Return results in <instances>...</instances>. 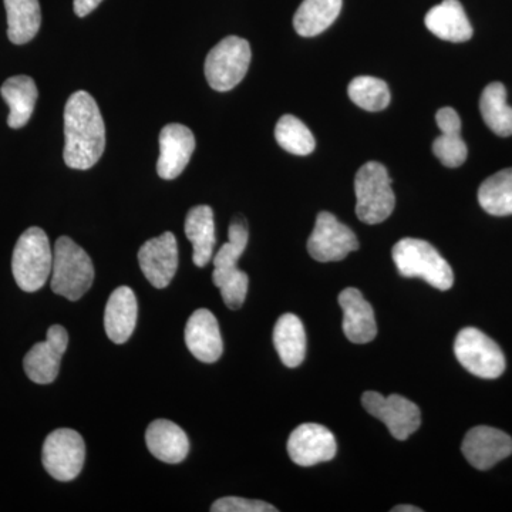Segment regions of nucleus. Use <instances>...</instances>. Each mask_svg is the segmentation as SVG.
<instances>
[{
  "instance_id": "1",
  "label": "nucleus",
  "mask_w": 512,
  "mask_h": 512,
  "mask_svg": "<svg viewBox=\"0 0 512 512\" xmlns=\"http://www.w3.org/2000/svg\"><path fill=\"white\" fill-rule=\"evenodd\" d=\"M106 127L96 100L76 92L64 107V163L74 170H89L103 156Z\"/></svg>"
},
{
  "instance_id": "2",
  "label": "nucleus",
  "mask_w": 512,
  "mask_h": 512,
  "mask_svg": "<svg viewBox=\"0 0 512 512\" xmlns=\"http://www.w3.org/2000/svg\"><path fill=\"white\" fill-rule=\"evenodd\" d=\"M248 225L242 218H235L229 227V239L214 256L212 282L221 289L222 299L229 309H239L247 298L249 278L238 269V261L247 249Z\"/></svg>"
},
{
  "instance_id": "3",
  "label": "nucleus",
  "mask_w": 512,
  "mask_h": 512,
  "mask_svg": "<svg viewBox=\"0 0 512 512\" xmlns=\"http://www.w3.org/2000/svg\"><path fill=\"white\" fill-rule=\"evenodd\" d=\"M393 261L404 278H420L439 291H448L454 274L446 259L423 239L404 238L393 248Z\"/></svg>"
},
{
  "instance_id": "4",
  "label": "nucleus",
  "mask_w": 512,
  "mask_h": 512,
  "mask_svg": "<svg viewBox=\"0 0 512 512\" xmlns=\"http://www.w3.org/2000/svg\"><path fill=\"white\" fill-rule=\"evenodd\" d=\"M92 259L72 238L60 237L53 249L52 291L69 301H79L92 288Z\"/></svg>"
},
{
  "instance_id": "5",
  "label": "nucleus",
  "mask_w": 512,
  "mask_h": 512,
  "mask_svg": "<svg viewBox=\"0 0 512 512\" xmlns=\"http://www.w3.org/2000/svg\"><path fill=\"white\" fill-rule=\"evenodd\" d=\"M53 251L42 228L26 229L12 256V272L16 284L25 292H37L52 276Z\"/></svg>"
},
{
  "instance_id": "6",
  "label": "nucleus",
  "mask_w": 512,
  "mask_h": 512,
  "mask_svg": "<svg viewBox=\"0 0 512 512\" xmlns=\"http://www.w3.org/2000/svg\"><path fill=\"white\" fill-rule=\"evenodd\" d=\"M356 215L365 224L375 225L392 215L396 197L392 190V178L386 167L369 161L360 167L355 178Z\"/></svg>"
},
{
  "instance_id": "7",
  "label": "nucleus",
  "mask_w": 512,
  "mask_h": 512,
  "mask_svg": "<svg viewBox=\"0 0 512 512\" xmlns=\"http://www.w3.org/2000/svg\"><path fill=\"white\" fill-rule=\"evenodd\" d=\"M251 57L247 40L238 36L222 39L205 60V77L212 89L229 92L237 87L247 76Z\"/></svg>"
},
{
  "instance_id": "8",
  "label": "nucleus",
  "mask_w": 512,
  "mask_h": 512,
  "mask_svg": "<svg viewBox=\"0 0 512 512\" xmlns=\"http://www.w3.org/2000/svg\"><path fill=\"white\" fill-rule=\"evenodd\" d=\"M454 353L464 369L481 379H498L504 373L503 350L481 330H460L454 342Z\"/></svg>"
},
{
  "instance_id": "9",
  "label": "nucleus",
  "mask_w": 512,
  "mask_h": 512,
  "mask_svg": "<svg viewBox=\"0 0 512 512\" xmlns=\"http://www.w3.org/2000/svg\"><path fill=\"white\" fill-rule=\"evenodd\" d=\"M86 460L83 437L72 429H59L50 433L43 444L42 463L55 480L67 483L82 473Z\"/></svg>"
},
{
  "instance_id": "10",
  "label": "nucleus",
  "mask_w": 512,
  "mask_h": 512,
  "mask_svg": "<svg viewBox=\"0 0 512 512\" xmlns=\"http://www.w3.org/2000/svg\"><path fill=\"white\" fill-rule=\"evenodd\" d=\"M362 404L367 413L386 424L394 439L407 440L419 430L420 409L406 397L399 394L384 397L377 392H366Z\"/></svg>"
},
{
  "instance_id": "11",
  "label": "nucleus",
  "mask_w": 512,
  "mask_h": 512,
  "mask_svg": "<svg viewBox=\"0 0 512 512\" xmlns=\"http://www.w3.org/2000/svg\"><path fill=\"white\" fill-rule=\"evenodd\" d=\"M359 249L355 232L330 212H319L308 239V252L315 261L338 262Z\"/></svg>"
},
{
  "instance_id": "12",
  "label": "nucleus",
  "mask_w": 512,
  "mask_h": 512,
  "mask_svg": "<svg viewBox=\"0 0 512 512\" xmlns=\"http://www.w3.org/2000/svg\"><path fill=\"white\" fill-rule=\"evenodd\" d=\"M338 451L335 436L325 426L305 423L292 431L288 440V453L293 463L312 467L333 460Z\"/></svg>"
},
{
  "instance_id": "13",
  "label": "nucleus",
  "mask_w": 512,
  "mask_h": 512,
  "mask_svg": "<svg viewBox=\"0 0 512 512\" xmlns=\"http://www.w3.org/2000/svg\"><path fill=\"white\" fill-rule=\"evenodd\" d=\"M67 346V330L60 325L50 326L45 342L36 343L23 360V367L29 379L37 384L55 382Z\"/></svg>"
},
{
  "instance_id": "14",
  "label": "nucleus",
  "mask_w": 512,
  "mask_h": 512,
  "mask_svg": "<svg viewBox=\"0 0 512 512\" xmlns=\"http://www.w3.org/2000/svg\"><path fill=\"white\" fill-rule=\"evenodd\" d=\"M138 264L154 288H167L178 269V245L173 232L147 241L138 251Z\"/></svg>"
},
{
  "instance_id": "15",
  "label": "nucleus",
  "mask_w": 512,
  "mask_h": 512,
  "mask_svg": "<svg viewBox=\"0 0 512 512\" xmlns=\"http://www.w3.org/2000/svg\"><path fill=\"white\" fill-rule=\"evenodd\" d=\"M468 463L477 470L485 471L512 454V439L504 431L494 427L477 426L464 437L461 446Z\"/></svg>"
},
{
  "instance_id": "16",
  "label": "nucleus",
  "mask_w": 512,
  "mask_h": 512,
  "mask_svg": "<svg viewBox=\"0 0 512 512\" xmlns=\"http://www.w3.org/2000/svg\"><path fill=\"white\" fill-rule=\"evenodd\" d=\"M195 137L183 124H168L160 133V157L157 173L163 180H174L190 163Z\"/></svg>"
},
{
  "instance_id": "17",
  "label": "nucleus",
  "mask_w": 512,
  "mask_h": 512,
  "mask_svg": "<svg viewBox=\"0 0 512 512\" xmlns=\"http://www.w3.org/2000/svg\"><path fill=\"white\" fill-rule=\"evenodd\" d=\"M185 345L195 359L204 363H215L224 352L220 325L214 313L198 309L185 325Z\"/></svg>"
},
{
  "instance_id": "18",
  "label": "nucleus",
  "mask_w": 512,
  "mask_h": 512,
  "mask_svg": "<svg viewBox=\"0 0 512 512\" xmlns=\"http://www.w3.org/2000/svg\"><path fill=\"white\" fill-rule=\"evenodd\" d=\"M339 305L343 311V332L356 345L372 342L377 335L375 311L356 288L340 292Z\"/></svg>"
},
{
  "instance_id": "19",
  "label": "nucleus",
  "mask_w": 512,
  "mask_h": 512,
  "mask_svg": "<svg viewBox=\"0 0 512 512\" xmlns=\"http://www.w3.org/2000/svg\"><path fill=\"white\" fill-rule=\"evenodd\" d=\"M138 305L134 292L120 286L111 293L104 312V329L111 342L123 345L133 335L137 325Z\"/></svg>"
},
{
  "instance_id": "20",
  "label": "nucleus",
  "mask_w": 512,
  "mask_h": 512,
  "mask_svg": "<svg viewBox=\"0 0 512 512\" xmlns=\"http://www.w3.org/2000/svg\"><path fill=\"white\" fill-rule=\"evenodd\" d=\"M146 444L150 453L163 463H181L190 453L187 434L170 420L153 421L147 427Z\"/></svg>"
},
{
  "instance_id": "21",
  "label": "nucleus",
  "mask_w": 512,
  "mask_h": 512,
  "mask_svg": "<svg viewBox=\"0 0 512 512\" xmlns=\"http://www.w3.org/2000/svg\"><path fill=\"white\" fill-rule=\"evenodd\" d=\"M424 23L433 35L447 42L463 43L473 37V26L458 0H443L431 8Z\"/></svg>"
},
{
  "instance_id": "22",
  "label": "nucleus",
  "mask_w": 512,
  "mask_h": 512,
  "mask_svg": "<svg viewBox=\"0 0 512 512\" xmlns=\"http://www.w3.org/2000/svg\"><path fill=\"white\" fill-rule=\"evenodd\" d=\"M437 126L441 136L433 143L434 156L440 163L448 168H457L466 163L468 150L467 144L461 137V120L456 110L444 107L436 114Z\"/></svg>"
},
{
  "instance_id": "23",
  "label": "nucleus",
  "mask_w": 512,
  "mask_h": 512,
  "mask_svg": "<svg viewBox=\"0 0 512 512\" xmlns=\"http://www.w3.org/2000/svg\"><path fill=\"white\" fill-rule=\"evenodd\" d=\"M185 235L190 239L192 248V261L198 268H204L210 264L214 256L215 220L214 211L208 205H198L191 208L185 218Z\"/></svg>"
},
{
  "instance_id": "24",
  "label": "nucleus",
  "mask_w": 512,
  "mask_h": 512,
  "mask_svg": "<svg viewBox=\"0 0 512 512\" xmlns=\"http://www.w3.org/2000/svg\"><path fill=\"white\" fill-rule=\"evenodd\" d=\"M0 94L9 106V127H25L35 110L37 94H39L35 80L29 76L10 77L2 84Z\"/></svg>"
},
{
  "instance_id": "25",
  "label": "nucleus",
  "mask_w": 512,
  "mask_h": 512,
  "mask_svg": "<svg viewBox=\"0 0 512 512\" xmlns=\"http://www.w3.org/2000/svg\"><path fill=\"white\" fill-rule=\"evenodd\" d=\"M274 345L282 363L289 369L301 366L306 356V332L302 320L285 313L276 322Z\"/></svg>"
},
{
  "instance_id": "26",
  "label": "nucleus",
  "mask_w": 512,
  "mask_h": 512,
  "mask_svg": "<svg viewBox=\"0 0 512 512\" xmlns=\"http://www.w3.org/2000/svg\"><path fill=\"white\" fill-rule=\"evenodd\" d=\"M342 0H303L293 18V28L303 37L318 36L338 19Z\"/></svg>"
},
{
  "instance_id": "27",
  "label": "nucleus",
  "mask_w": 512,
  "mask_h": 512,
  "mask_svg": "<svg viewBox=\"0 0 512 512\" xmlns=\"http://www.w3.org/2000/svg\"><path fill=\"white\" fill-rule=\"evenodd\" d=\"M8 13V37L15 45L35 39L42 25L39 0H3Z\"/></svg>"
},
{
  "instance_id": "28",
  "label": "nucleus",
  "mask_w": 512,
  "mask_h": 512,
  "mask_svg": "<svg viewBox=\"0 0 512 512\" xmlns=\"http://www.w3.org/2000/svg\"><path fill=\"white\" fill-rule=\"evenodd\" d=\"M480 111L484 123L500 137L512 136V107L507 103L504 84H488L480 97Z\"/></svg>"
},
{
  "instance_id": "29",
  "label": "nucleus",
  "mask_w": 512,
  "mask_h": 512,
  "mask_svg": "<svg viewBox=\"0 0 512 512\" xmlns=\"http://www.w3.org/2000/svg\"><path fill=\"white\" fill-rule=\"evenodd\" d=\"M478 202L494 217L512 215V168L488 177L478 188Z\"/></svg>"
},
{
  "instance_id": "30",
  "label": "nucleus",
  "mask_w": 512,
  "mask_h": 512,
  "mask_svg": "<svg viewBox=\"0 0 512 512\" xmlns=\"http://www.w3.org/2000/svg\"><path fill=\"white\" fill-rule=\"evenodd\" d=\"M279 146L295 156H308L316 147L312 131L298 117L286 114L279 119L275 128Z\"/></svg>"
},
{
  "instance_id": "31",
  "label": "nucleus",
  "mask_w": 512,
  "mask_h": 512,
  "mask_svg": "<svg viewBox=\"0 0 512 512\" xmlns=\"http://www.w3.org/2000/svg\"><path fill=\"white\" fill-rule=\"evenodd\" d=\"M348 93L350 100L366 111H382L390 103L389 87L377 77H356L350 82Z\"/></svg>"
},
{
  "instance_id": "32",
  "label": "nucleus",
  "mask_w": 512,
  "mask_h": 512,
  "mask_svg": "<svg viewBox=\"0 0 512 512\" xmlns=\"http://www.w3.org/2000/svg\"><path fill=\"white\" fill-rule=\"evenodd\" d=\"M212 512H276L278 508L265 501L247 500L241 497H225L215 501Z\"/></svg>"
},
{
  "instance_id": "33",
  "label": "nucleus",
  "mask_w": 512,
  "mask_h": 512,
  "mask_svg": "<svg viewBox=\"0 0 512 512\" xmlns=\"http://www.w3.org/2000/svg\"><path fill=\"white\" fill-rule=\"evenodd\" d=\"M101 2H103V0H74V13H76L79 18H84V16L90 15Z\"/></svg>"
},
{
  "instance_id": "34",
  "label": "nucleus",
  "mask_w": 512,
  "mask_h": 512,
  "mask_svg": "<svg viewBox=\"0 0 512 512\" xmlns=\"http://www.w3.org/2000/svg\"><path fill=\"white\" fill-rule=\"evenodd\" d=\"M393 512H423L421 508L413 507V505H397L392 508Z\"/></svg>"
}]
</instances>
